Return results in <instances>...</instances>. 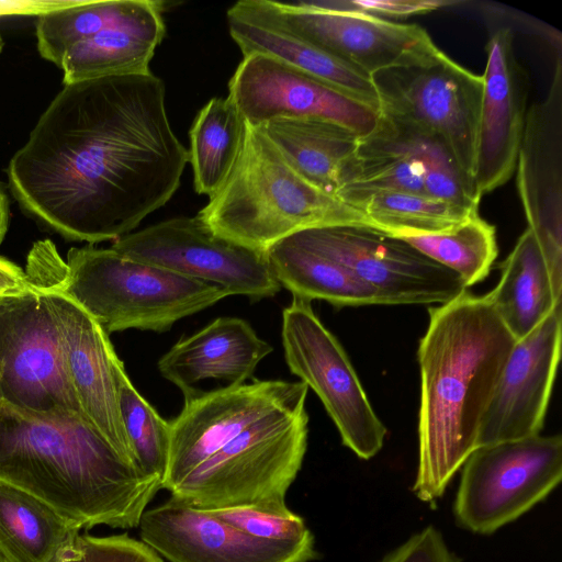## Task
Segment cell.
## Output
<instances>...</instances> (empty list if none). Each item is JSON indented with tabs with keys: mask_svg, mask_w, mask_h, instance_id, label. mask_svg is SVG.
I'll use <instances>...</instances> for the list:
<instances>
[{
	"mask_svg": "<svg viewBox=\"0 0 562 562\" xmlns=\"http://www.w3.org/2000/svg\"><path fill=\"white\" fill-rule=\"evenodd\" d=\"M485 297L516 338L532 331L560 303L541 249L527 227L501 266V278Z\"/></svg>",
	"mask_w": 562,
	"mask_h": 562,
	"instance_id": "26",
	"label": "cell"
},
{
	"mask_svg": "<svg viewBox=\"0 0 562 562\" xmlns=\"http://www.w3.org/2000/svg\"><path fill=\"white\" fill-rule=\"evenodd\" d=\"M120 413L135 463L147 476L161 482L165 479L170 449L169 422L137 392L128 379L122 361L114 362Z\"/></svg>",
	"mask_w": 562,
	"mask_h": 562,
	"instance_id": "33",
	"label": "cell"
},
{
	"mask_svg": "<svg viewBox=\"0 0 562 562\" xmlns=\"http://www.w3.org/2000/svg\"><path fill=\"white\" fill-rule=\"evenodd\" d=\"M56 273L64 292L109 335L162 333L229 294L216 285L121 256L113 249L70 248Z\"/></svg>",
	"mask_w": 562,
	"mask_h": 562,
	"instance_id": "5",
	"label": "cell"
},
{
	"mask_svg": "<svg viewBox=\"0 0 562 562\" xmlns=\"http://www.w3.org/2000/svg\"><path fill=\"white\" fill-rule=\"evenodd\" d=\"M307 391L303 382L256 380L184 400L181 413L169 422L170 449L162 488L170 492L190 472L266 415L305 404Z\"/></svg>",
	"mask_w": 562,
	"mask_h": 562,
	"instance_id": "15",
	"label": "cell"
},
{
	"mask_svg": "<svg viewBox=\"0 0 562 562\" xmlns=\"http://www.w3.org/2000/svg\"><path fill=\"white\" fill-rule=\"evenodd\" d=\"M80 530L34 495L0 480V553L9 562H52Z\"/></svg>",
	"mask_w": 562,
	"mask_h": 562,
	"instance_id": "27",
	"label": "cell"
},
{
	"mask_svg": "<svg viewBox=\"0 0 562 562\" xmlns=\"http://www.w3.org/2000/svg\"><path fill=\"white\" fill-rule=\"evenodd\" d=\"M454 515L465 529L491 533L544 499L562 479V437H530L477 447L463 463Z\"/></svg>",
	"mask_w": 562,
	"mask_h": 562,
	"instance_id": "8",
	"label": "cell"
},
{
	"mask_svg": "<svg viewBox=\"0 0 562 562\" xmlns=\"http://www.w3.org/2000/svg\"><path fill=\"white\" fill-rule=\"evenodd\" d=\"M288 238L347 267L380 295L382 305H441L467 291L457 273L371 226L318 227Z\"/></svg>",
	"mask_w": 562,
	"mask_h": 562,
	"instance_id": "11",
	"label": "cell"
},
{
	"mask_svg": "<svg viewBox=\"0 0 562 562\" xmlns=\"http://www.w3.org/2000/svg\"><path fill=\"white\" fill-rule=\"evenodd\" d=\"M372 227L395 237L448 231L477 213L425 194L379 192L355 200Z\"/></svg>",
	"mask_w": 562,
	"mask_h": 562,
	"instance_id": "30",
	"label": "cell"
},
{
	"mask_svg": "<svg viewBox=\"0 0 562 562\" xmlns=\"http://www.w3.org/2000/svg\"><path fill=\"white\" fill-rule=\"evenodd\" d=\"M428 136L380 113L375 127L359 136L351 177L337 196L350 204L379 192L425 194Z\"/></svg>",
	"mask_w": 562,
	"mask_h": 562,
	"instance_id": "23",
	"label": "cell"
},
{
	"mask_svg": "<svg viewBox=\"0 0 562 562\" xmlns=\"http://www.w3.org/2000/svg\"><path fill=\"white\" fill-rule=\"evenodd\" d=\"M0 400L35 412L65 409L85 416L57 326L31 280L23 290L0 295Z\"/></svg>",
	"mask_w": 562,
	"mask_h": 562,
	"instance_id": "12",
	"label": "cell"
},
{
	"mask_svg": "<svg viewBox=\"0 0 562 562\" xmlns=\"http://www.w3.org/2000/svg\"><path fill=\"white\" fill-rule=\"evenodd\" d=\"M382 562H458L440 532L432 526L412 536Z\"/></svg>",
	"mask_w": 562,
	"mask_h": 562,
	"instance_id": "36",
	"label": "cell"
},
{
	"mask_svg": "<svg viewBox=\"0 0 562 562\" xmlns=\"http://www.w3.org/2000/svg\"><path fill=\"white\" fill-rule=\"evenodd\" d=\"M272 350L244 319L218 317L175 344L159 359L158 369L188 400L204 380L223 381L226 387L245 384Z\"/></svg>",
	"mask_w": 562,
	"mask_h": 562,
	"instance_id": "22",
	"label": "cell"
},
{
	"mask_svg": "<svg viewBox=\"0 0 562 562\" xmlns=\"http://www.w3.org/2000/svg\"><path fill=\"white\" fill-rule=\"evenodd\" d=\"M3 46H4V41L2 38V35L0 34V53L2 52Z\"/></svg>",
	"mask_w": 562,
	"mask_h": 562,
	"instance_id": "42",
	"label": "cell"
},
{
	"mask_svg": "<svg viewBox=\"0 0 562 562\" xmlns=\"http://www.w3.org/2000/svg\"><path fill=\"white\" fill-rule=\"evenodd\" d=\"M10 202L5 187L0 183V244L9 225Z\"/></svg>",
	"mask_w": 562,
	"mask_h": 562,
	"instance_id": "40",
	"label": "cell"
},
{
	"mask_svg": "<svg viewBox=\"0 0 562 562\" xmlns=\"http://www.w3.org/2000/svg\"><path fill=\"white\" fill-rule=\"evenodd\" d=\"M210 512L258 539L279 542H303L314 539L305 520L286 504L237 506Z\"/></svg>",
	"mask_w": 562,
	"mask_h": 562,
	"instance_id": "34",
	"label": "cell"
},
{
	"mask_svg": "<svg viewBox=\"0 0 562 562\" xmlns=\"http://www.w3.org/2000/svg\"><path fill=\"white\" fill-rule=\"evenodd\" d=\"M562 342V303L516 340L483 415L477 447L538 435L543 427Z\"/></svg>",
	"mask_w": 562,
	"mask_h": 562,
	"instance_id": "19",
	"label": "cell"
},
{
	"mask_svg": "<svg viewBox=\"0 0 562 562\" xmlns=\"http://www.w3.org/2000/svg\"><path fill=\"white\" fill-rule=\"evenodd\" d=\"M398 238L457 273L467 288L488 276L498 254L495 227L479 212L448 231Z\"/></svg>",
	"mask_w": 562,
	"mask_h": 562,
	"instance_id": "31",
	"label": "cell"
},
{
	"mask_svg": "<svg viewBox=\"0 0 562 562\" xmlns=\"http://www.w3.org/2000/svg\"><path fill=\"white\" fill-rule=\"evenodd\" d=\"M305 404L255 422L190 472L171 496L200 509L283 505L307 448Z\"/></svg>",
	"mask_w": 562,
	"mask_h": 562,
	"instance_id": "6",
	"label": "cell"
},
{
	"mask_svg": "<svg viewBox=\"0 0 562 562\" xmlns=\"http://www.w3.org/2000/svg\"><path fill=\"white\" fill-rule=\"evenodd\" d=\"M144 0H81L36 15V41L40 55L60 67L68 50L102 30L128 16Z\"/></svg>",
	"mask_w": 562,
	"mask_h": 562,
	"instance_id": "32",
	"label": "cell"
},
{
	"mask_svg": "<svg viewBox=\"0 0 562 562\" xmlns=\"http://www.w3.org/2000/svg\"><path fill=\"white\" fill-rule=\"evenodd\" d=\"M428 314L417 349L420 398L413 492L431 503L477 448L483 415L516 338L485 295L465 291Z\"/></svg>",
	"mask_w": 562,
	"mask_h": 562,
	"instance_id": "2",
	"label": "cell"
},
{
	"mask_svg": "<svg viewBox=\"0 0 562 562\" xmlns=\"http://www.w3.org/2000/svg\"><path fill=\"white\" fill-rule=\"evenodd\" d=\"M273 2L290 29L370 78L425 63L442 52L418 24L349 9L342 1Z\"/></svg>",
	"mask_w": 562,
	"mask_h": 562,
	"instance_id": "14",
	"label": "cell"
},
{
	"mask_svg": "<svg viewBox=\"0 0 562 562\" xmlns=\"http://www.w3.org/2000/svg\"><path fill=\"white\" fill-rule=\"evenodd\" d=\"M226 18L231 37L243 56L277 58L380 111L371 78L290 29L273 1H238L227 10Z\"/></svg>",
	"mask_w": 562,
	"mask_h": 562,
	"instance_id": "21",
	"label": "cell"
},
{
	"mask_svg": "<svg viewBox=\"0 0 562 562\" xmlns=\"http://www.w3.org/2000/svg\"><path fill=\"white\" fill-rule=\"evenodd\" d=\"M266 256L280 285L293 296L324 300L335 307L382 305L380 295L347 267L289 238L271 246Z\"/></svg>",
	"mask_w": 562,
	"mask_h": 562,
	"instance_id": "28",
	"label": "cell"
},
{
	"mask_svg": "<svg viewBox=\"0 0 562 562\" xmlns=\"http://www.w3.org/2000/svg\"><path fill=\"white\" fill-rule=\"evenodd\" d=\"M246 123L233 100L211 99L195 116L189 135V162L196 193L213 196L241 151Z\"/></svg>",
	"mask_w": 562,
	"mask_h": 562,
	"instance_id": "29",
	"label": "cell"
},
{
	"mask_svg": "<svg viewBox=\"0 0 562 562\" xmlns=\"http://www.w3.org/2000/svg\"><path fill=\"white\" fill-rule=\"evenodd\" d=\"M189 151L151 71L64 85L12 156L7 175L22 209L67 239L132 233L178 190Z\"/></svg>",
	"mask_w": 562,
	"mask_h": 562,
	"instance_id": "1",
	"label": "cell"
},
{
	"mask_svg": "<svg viewBox=\"0 0 562 562\" xmlns=\"http://www.w3.org/2000/svg\"><path fill=\"white\" fill-rule=\"evenodd\" d=\"M198 215L221 237L263 254L312 228L372 227L360 210L306 180L259 127L247 125L232 172Z\"/></svg>",
	"mask_w": 562,
	"mask_h": 562,
	"instance_id": "4",
	"label": "cell"
},
{
	"mask_svg": "<svg viewBox=\"0 0 562 562\" xmlns=\"http://www.w3.org/2000/svg\"><path fill=\"white\" fill-rule=\"evenodd\" d=\"M126 258L158 266L251 301L280 292L267 256L215 234L199 216H178L116 239Z\"/></svg>",
	"mask_w": 562,
	"mask_h": 562,
	"instance_id": "13",
	"label": "cell"
},
{
	"mask_svg": "<svg viewBox=\"0 0 562 562\" xmlns=\"http://www.w3.org/2000/svg\"><path fill=\"white\" fill-rule=\"evenodd\" d=\"M81 0H0V18L38 15L49 10L71 7Z\"/></svg>",
	"mask_w": 562,
	"mask_h": 562,
	"instance_id": "38",
	"label": "cell"
},
{
	"mask_svg": "<svg viewBox=\"0 0 562 562\" xmlns=\"http://www.w3.org/2000/svg\"><path fill=\"white\" fill-rule=\"evenodd\" d=\"M140 540L169 562H311L318 557L313 540L269 541L249 536L210 510L170 496L146 509Z\"/></svg>",
	"mask_w": 562,
	"mask_h": 562,
	"instance_id": "18",
	"label": "cell"
},
{
	"mask_svg": "<svg viewBox=\"0 0 562 562\" xmlns=\"http://www.w3.org/2000/svg\"><path fill=\"white\" fill-rule=\"evenodd\" d=\"M228 97L249 127L277 117L333 122L357 135L370 133L380 111L277 58L243 56L228 82Z\"/></svg>",
	"mask_w": 562,
	"mask_h": 562,
	"instance_id": "16",
	"label": "cell"
},
{
	"mask_svg": "<svg viewBox=\"0 0 562 562\" xmlns=\"http://www.w3.org/2000/svg\"><path fill=\"white\" fill-rule=\"evenodd\" d=\"M349 9L369 13L385 20L425 14L458 4L454 0H348L342 1Z\"/></svg>",
	"mask_w": 562,
	"mask_h": 562,
	"instance_id": "37",
	"label": "cell"
},
{
	"mask_svg": "<svg viewBox=\"0 0 562 562\" xmlns=\"http://www.w3.org/2000/svg\"><path fill=\"white\" fill-rule=\"evenodd\" d=\"M282 346L292 374L311 387L337 427L342 443L368 460L383 447L380 420L337 338L314 313L311 302L293 296L282 313Z\"/></svg>",
	"mask_w": 562,
	"mask_h": 562,
	"instance_id": "10",
	"label": "cell"
},
{
	"mask_svg": "<svg viewBox=\"0 0 562 562\" xmlns=\"http://www.w3.org/2000/svg\"><path fill=\"white\" fill-rule=\"evenodd\" d=\"M79 543L85 562H164V559L143 540L127 533L97 537L80 535Z\"/></svg>",
	"mask_w": 562,
	"mask_h": 562,
	"instance_id": "35",
	"label": "cell"
},
{
	"mask_svg": "<svg viewBox=\"0 0 562 562\" xmlns=\"http://www.w3.org/2000/svg\"><path fill=\"white\" fill-rule=\"evenodd\" d=\"M27 284L25 272L13 262L0 257V295L23 290Z\"/></svg>",
	"mask_w": 562,
	"mask_h": 562,
	"instance_id": "39",
	"label": "cell"
},
{
	"mask_svg": "<svg viewBox=\"0 0 562 562\" xmlns=\"http://www.w3.org/2000/svg\"><path fill=\"white\" fill-rule=\"evenodd\" d=\"M52 562H85L79 537L75 542L65 548Z\"/></svg>",
	"mask_w": 562,
	"mask_h": 562,
	"instance_id": "41",
	"label": "cell"
},
{
	"mask_svg": "<svg viewBox=\"0 0 562 562\" xmlns=\"http://www.w3.org/2000/svg\"><path fill=\"white\" fill-rule=\"evenodd\" d=\"M371 80L380 113L437 138L473 182L482 76L441 52L425 63L376 72Z\"/></svg>",
	"mask_w": 562,
	"mask_h": 562,
	"instance_id": "7",
	"label": "cell"
},
{
	"mask_svg": "<svg viewBox=\"0 0 562 562\" xmlns=\"http://www.w3.org/2000/svg\"><path fill=\"white\" fill-rule=\"evenodd\" d=\"M0 480L34 495L80 529L139 527L162 488L81 414L35 412L1 400Z\"/></svg>",
	"mask_w": 562,
	"mask_h": 562,
	"instance_id": "3",
	"label": "cell"
},
{
	"mask_svg": "<svg viewBox=\"0 0 562 562\" xmlns=\"http://www.w3.org/2000/svg\"><path fill=\"white\" fill-rule=\"evenodd\" d=\"M57 256L49 239L37 241L29 254L25 274L41 290L53 315L82 414L137 468L120 413L114 375L119 357L109 335L61 289L55 267Z\"/></svg>",
	"mask_w": 562,
	"mask_h": 562,
	"instance_id": "9",
	"label": "cell"
},
{
	"mask_svg": "<svg viewBox=\"0 0 562 562\" xmlns=\"http://www.w3.org/2000/svg\"><path fill=\"white\" fill-rule=\"evenodd\" d=\"M0 562H9V561L0 553Z\"/></svg>",
	"mask_w": 562,
	"mask_h": 562,
	"instance_id": "43",
	"label": "cell"
},
{
	"mask_svg": "<svg viewBox=\"0 0 562 562\" xmlns=\"http://www.w3.org/2000/svg\"><path fill=\"white\" fill-rule=\"evenodd\" d=\"M259 128L290 165L317 188L337 196L349 181L360 135L311 117H277Z\"/></svg>",
	"mask_w": 562,
	"mask_h": 562,
	"instance_id": "25",
	"label": "cell"
},
{
	"mask_svg": "<svg viewBox=\"0 0 562 562\" xmlns=\"http://www.w3.org/2000/svg\"><path fill=\"white\" fill-rule=\"evenodd\" d=\"M513 33L498 29L486 44L473 182L490 193L514 175L527 119L528 77L517 61Z\"/></svg>",
	"mask_w": 562,
	"mask_h": 562,
	"instance_id": "20",
	"label": "cell"
},
{
	"mask_svg": "<svg viewBox=\"0 0 562 562\" xmlns=\"http://www.w3.org/2000/svg\"><path fill=\"white\" fill-rule=\"evenodd\" d=\"M521 205L562 297V61L558 55L546 99L528 108L517 162Z\"/></svg>",
	"mask_w": 562,
	"mask_h": 562,
	"instance_id": "17",
	"label": "cell"
},
{
	"mask_svg": "<svg viewBox=\"0 0 562 562\" xmlns=\"http://www.w3.org/2000/svg\"><path fill=\"white\" fill-rule=\"evenodd\" d=\"M164 4L144 0L138 10L75 45L64 57V85L93 78L149 72L166 34Z\"/></svg>",
	"mask_w": 562,
	"mask_h": 562,
	"instance_id": "24",
	"label": "cell"
}]
</instances>
